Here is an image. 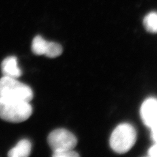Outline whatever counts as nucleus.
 <instances>
[{
  "label": "nucleus",
  "mask_w": 157,
  "mask_h": 157,
  "mask_svg": "<svg viewBox=\"0 0 157 157\" xmlns=\"http://www.w3.org/2000/svg\"><path fill=\"white\" fill-rule=\"evenodd\" d=\"M144 25L147 31L155 33L157 31V14L155 11L147 14L144 19Z\"/></svg>",
  "instance_id": "1a4fd4ad"
},
{
  "label": "nucleus",
  "mask_w": 157,
  "mask_h": 157,
  "mask_svg": "<svg viewBox=\"0 0 157 157\" xmlns=\"http://www.w3.org/2000/svg\"><path fill=\"white\" fill-rule=\"evenodd\" d=\"M1 67L4 76L17 78L22 75V71L18 66L17 58L15 56H9L5 58Z\"/></svg>",
  "instance_id": "423d86ee"
},
{
  "label": "nucleus",
  "mask_w": 157,
  "mask_h": 157,
  "mask_svg": "<svg viewBox=\"0 0 157 157\" xmlns=\"http://www.w3.org/2000/svg\"><path fill=\"white\" fill-rule=\"evenodd\" d=\"M48 41H45L41 36H37L33 38L32 45L33 52L36 55H45Z\"/></svg>",
  "instance_id": "6e6552de"
},
{
  "label": "nucleus",
  "mask_w": 157,
  "mask_h": 157,
  "mask_svg": "<svg viewBox=\"0 0 157 157\" xmlns=\"http://www.w3.org/2000/svg\"><path fill=\"white\" fill-rule=\"evenodd\" d=\"M29 102L0 98V118L13 123L26 121L32 114Z\"/></svg>",
  "instance_id": "f257e3e1"
},
{
  "label": "nucleus",
  "mask_w": 157,
  "mask_h": 157,
  "mask_svg": "<svg viewBox=\"0 0 157 157\" xmlns=\"http://www.w3.org/2000/svg\"><path fill=\"white\" fill-rule=\"evenodd\" d=\"M33 98L32 88L17 78L6 76L0 78V98L29 102Z\"/></svg>",
  "instance_id": "f03ea898"
},
{
  "label": "nucleus",
  "mask_w": 157,
  "mask_h": 157,
  "mask_svg": "<svg viewBox=\"0 0 157 157\" xmlns=\"http://www.w3.org/2000/svg\"><path fill=\"white\" fill-rule=\"evenodd\" d=\"M156 144H154L153 146L151 147V148L149 149L148 153L149 156L151 157H156Z\"/></svg>",
  "instance_id": "f8f14e48"
},
{
  "label": "nucleus",
  "mask_w": 157,
  "mask_h": 157,
  "mask_svg": "<svg viewBox=\"0 0 157 157\" xmlns=\"http://www.w3.org/2000/svg\"><path fill=\"white\" fill-rule=\"evenodd\" d=\"M32 144L28 140H22L9 151L8 156L10 157H27L31 153Z\"/></svg>",
  "instance_id": "0eeeda50"
},
{
  "label": "nucleus",
  "mask_w": 157,
  "mask_h": 157,
  "mask_svg": "<svg viewBox=\"0 0 157 157\" xmlns=\"http://www.w3.org/2000/svg\"><path fill=\"white\" fill-rule=\"evenodd\" d=\"M140 114L145 126L150 129L156 128L157 125V101L155 98L145 100L141 106Z\"/></svg>",
  "instance_id": "39448f33"
},
{
  "label": "nucleus",
  "mask_w": 157,
  "mask_h": 157,
  "mask_svg": "<svg viewBox=\"0 0 157 157\" xmlns=\"http://www.w3.org/2000/svg\"><path fill=\"white\" fill-rule=\"evenodd\" d=\"M137 140L135 128L129 123H122L117 126L110 137L109 144L111 149L119 154L129 151Z\"/></svg>",
  "instance_id": "7ed1b4c3"
},
{
  "label": "nucleus",
  "mask_w": 157,
  "mask_h": 157,
  "mask_svg": "<svg viewBox=\"0 0 157 157\" xmlns=\"http://www.w3.org/2000/svg\"><path fill=\"white\" fill-rule=\"evenodd\" d=\"M54 157H77L79 156L77 152L73 150H63L54 152L52 155Z\"/></svg>",
  "instance_id": "9b49d317"
},
{
  "label": "nucleus",
  "mask_w": 157,
  "mask_h": 157,
  "mask_svg": "<svg viewBox=\"0 0 157 157\" xmlns=\"http://www.w3.org/2000/svg\"><path fill=\"white\" fill-rule=\"evenodd\" d=\"M47 140L53 152L73 150L77 144V140L75 135L63 128H58L52 131L49 134Z\"/></svg>",
  "instance_id": "20e7f679"
},
{
  "label": "nucleus",
  "mask_w": 157,
  "mask_h": 157,
  "mask_svg": "<svg viewBox=\"0 0 157 157\" xmlns=\"http://www.w3.org/2000/svg\"><path fill=\"white\" fill-rule=\"evenodd\" d=\"M62 47L55 42H48L45 55L48 58H56L62 55Z\"/></svg>",
  "instance_id": "9d476101"
}]
</instances>
